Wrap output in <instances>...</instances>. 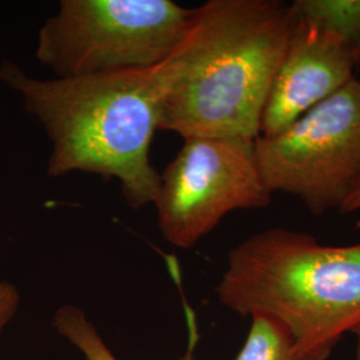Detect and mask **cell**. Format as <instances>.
I'll return each instance as SVG.
<instances>
[{"instance_id":"1","label":"cell","mask_w":360,"mask_h":360,"mask_svg":"<svg viewBox=\"0 0 360 360\" xmlns=\"http://www.w3.org/2000/svg\"><path fill=\"white\" fill-rule=\"evenodd\" d=\"M294 28L281 0H208L193 8L159 65L160 131L257 139L271 84Z\"/></svg>"},{"instance_id":"2","label":"cell","mask_w":360,"mask_h":360,"mask_svg":"<svg viewBox=\"0 0 360 360\" xmlns=\"http://www.w3.org/2000/svg\"><path fill=\"white\" fill-rule=\"evenodd\" d=\"M0 82L19 94L51 142L46 174L87 172L119 181L132 210L154 203L160 172L150 160L159 131V65L105 75L38 79L16 63L0 65Z\"/></svg>"},{"instance_id":"3","label":"cell","mask_w":360,"mask_h":360,"mask_svg":"<svg viewBox=\"0 0 360 360\" xmlns=\"http://www.w3.org/2000/svg\"><path fill=\"white\" fill-rule=\"evenodd\" d=\"M217 295L242 318L282 323L297 360H327L360 324V243L324 245L283 227L257 232L229 252Z\"/></svg>"},{"instance_id":"4","label":"cell","mask_w":360,"mask_h":360,"mask_svg":"<svg viewBox=\"0 0 360 360\" xmlns=\"http://www.w3.org/2000/svg\"><path fill=\"white\" fill-rule=\"evenodd\" d=\"M191 13L172 0H62L39 30L35 56L55 77L154 68L167 60Z\"/></svg>"},{"instance_id":"5","label":"cell","mask_w":360,"mask_h":360,"mask_svg":"<svg viewBox=\"0 0 360 360\" xmlns=\"http://www.w3.org/2000/svg\"><path fill=\"white\" fill-rule=\"evenodd\" d=\"M255 154L272 195H292L314 215L340 211L360 179L359 79L282 132L257 136Z\"/></svg>"},{"instance_id":"6","label":"cell","mask_w":360,"mask_h":360,"mask_svg":"<svg viewBox=\"0 0 360 360\" xmlns=\"http://www.w3.org/2000/svg\"><path fill=\"white\" fill-rule=\"evenodd\" d=\"M160 172L154 205L162 236L171 245L191 248L226 215L270 206L257 167L255 141L245 138H188Z\"/></svg>"},{"instance_id":"7","label":"cell","mask_w":360,"mask_h":360,"mask_svg":"<svg viewBox=\"0 0 360 360\" xmlns=\"http://www.w3.org/2000/svg\"><path fill=\"white\" fill-rule=\"evenodd\" d=\"M359 65V55L340 39L294 19L291 37L262 114L260 135H276L290 127L347 86L355 79Z\"/></svg>"},{"instance_id":"8","label":"cell","mask_w":360,"mask_h":360,"mask_svg":"<svg viewBox=\"0 0 360 360\" xmlns=\"http://www.w3.org/2000/svg\"><path fill=\"white\" fill-rule=\"evenodd\" d=\"M297 22L333 34L360 56V0H294Z\"/></svg>"},{"instance_id":"9","label":"cell","mask_w":360,"mask_h":360,"mask_svg":"<svg viewBox=\"0 0 360 360\" xmlns=\"http://www.w3.org/2000/svg\"><path fill=\"white\" fill-rule=\"evenodd\" d=\"M52 324L58 334L63 336L86 360H117L112 351L107 347L103 338L98 333L95 326L89 321L84 311L74 304H65L56 309ZM198 342V334L193 330L190 346L187 352L175 360H195L193 348Z\"/></svg>"},{"instance_id":"10","label":"cell","mask_w":360,"mask_h":360,"mask_svg":"<svg viewBox=\"0 0 360 360\" xmlns=\"http://www.w3.org/2000/svg\"><path fill=\"white\" fill-rule=\"evenodd\" d=\"M251 328L236 360H297L292 336L269 315L251 316Z\"/></svg>"},{"instance_id":"11","label":"cell","mask_w":360,"mask_h":360,"mask_svg":"<svg viewBox=\"0 0 360 360\" xmlns=\"http://www.w3.org/2000/svg\"><path fill=\"white\" fill-rule=\"evenodd\" d=\"M20 304V294L16 285L10 282H0V335L6 326L16 315Z\"/></svg>"},{"instance_id":"12","label":"cell","mask_w":360,"mask_h":360,"mask_svg":"<svg viewBox=\"0 0 360 360\" xmlns=\"http://www.w3.org/2000/svg\"><path fill=\"white\" fill-rule=\"evenodd\" d=\"M360 210V179L355 184L354 190L349 193L345 205L340 208V212L343 214H351V212H356ZM360 227V223L358 224Z\"/></svg>"},{"instance_id":"13","label":"cell","mask_w":360,"mask_h":360,"mask_svg":"<svg viewBox=\"0 0 360 360\" xmlns=\"http://www.w3.org/2000/svg\"><path fill=\"white\" fill-rule=\"evenodd\" d=\"M352 333L356 335V338H358V346H356V358H355V360H360V324H358V326L354 328V331H352Z\"/></svg>"}]
</instances>
